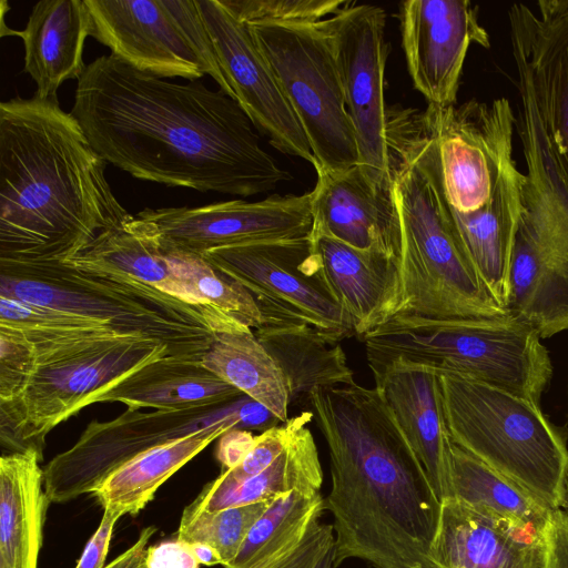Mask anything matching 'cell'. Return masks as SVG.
Returning <instances> with one entry per match:
<instances>
[{
  "mask_svg": "<svg viewBox=\"0 0 568 568\" xmlns=\"http://www.w3.org/2000/svg\"><path fill=\"white\" fill-rule=\"evenodd\" d=\"M387 143L400 224V296L394 316L435 322L511 316L484 284L443 207L436 142L424 111L388 106Z\"/></svg>",
  "mask_w": 568,
  "mask_h": 568,
  "instance_id": "4",
  "label": "cell"
},
{
  "mask_svg": "<svg viewBox=\"0 0 568 568\" xmlns=\"http://www.w3.org/2000/svg\"><path fill=\"white\" fill-rule=\"evenodd\" d=\"M146 568H199L189 545L179 539L165 540L148 548Z\"/></svg>",
  "mask_w": 568,
  "mask_h": 568,
  "instance_id": "40",
  "label": "cell"
},
{
  "mask_svg": "<svg viewBox=\"0 0 568 568\" xmlns=\"http://www.w3.org/2000/svg\"><path fill=\"white\" fill-rule=\"evenodd\" d=\"M65 263L83 272L121 275L192 305L211 307L204 305L192 287L174 272L160 248L126 222L101 232Z\"/></svg>",
  "mask_w": 568,
  "mask_h": 568,
  "instance_id": "30",
  "label": "cell"
},
{
  "mask_svg": "<svg viewBox=\"0 0 568 568\" xmlns=\"http://www.w3.org/2000/svg\"><path fill=\"white\" fill-rule=\"evenodd\" d=\"M121 514L104 510L99 527L87 542L74 568H104L113 529Z\"/></svg>",
  "mask_w": 568,
  "mask_h": 568,
  "instance_id": "39",
  "label": "cell"
},
{
  "mask_svg": "<svg viewBox=\"0 0 568 568\" xmlns=\"http://www.w3.org/2000/svg\"><path fill=\"white\" fill-rule=\"evenodd\" d=\"M126 223L162 252L202 255L220 247L308 236L313 227L312 194L144 209Z\"/></svg>",
  "mask_w": 568,
  "mask_h": 568,
  "instance_id": "13",
  "label": "cell"
},
{
  "mask_svg": "<svg viewBox=\"0 0 568 568\" xmlns=\"http://www.w3.org/2000/svg\"><path fill=\"white\" fill-rule=\"evenodd\" d=\"M243 395L202 362L166 356L132 373L95 403L119 402L128 409L180 410L222 405Z\"/></svg>",
  "mask_w": 568,
  "mask_h": 568,
  "instance_id": "25",
  "label": "cell"
},
{
  "mask_svg": "<svg viewBox=\"0 0 568 568\" xmlns=\"http://www.w3.org/2000/svg\"><path fill=\"white\" fill-rule=\"evenodd\" d=\"M328 448L334 567L439 568L442 503L376 387L317 388L307 398Z\"/></svg>",
  "mask_w": 568,
  "mask_h": 568,
  "instance_id": "2",
  "label": "cell"
},
{
  "mask_svg": "<svg viewBox=\"0 0 568 568\" xmlns=\"http://www.w3.org/2000/svg\"><path fill=\"white\" fill-rule=\"evenodd\" d=\"M200 256L252 295L264 325L307 324L336 342L356 335L352 317L320 275L310 236L220 247Z\"/></svg>",
  "mask_w": 568,
  "mask_h": 568,
  "instance_id": "12",
  "label": "cell"
},
{
  "mask_svg": "<svg viewBox=\"0 0 568 568\" xmlns=\"http://www.w3.org/2000/svg\"><path fill=\"white\" fill-rule=\"evenodd\" d=\"M230 429L214 426L146 449L111 471L92 495L104 510L135 516L170 477Z\"/></svg>",
  "mask_w": 568,
  "mask_h": 568,
  "instance_id": "28",
  "label": "cell"
},
{
  "mask_svg": "<svg viewBox=\"0 0 568 568\" xmlns=\"http://www.w3.org/2000/svg\"><path fill=\"white\" fill-rule=\"evenodd\" d=\"M246 24H310L328 19L352 4L346 0H221Z\"/></svg>",
  "mask_w": 568,
  "mask_h": 568,
  "instance_id": "35",
  "label": "cell"
},
{
  "mask_svg": "<svg viewBox=\"0 0 568 568\" xmlns=\"http://www.w3.org/2000/svg\"><path fill=\"white\" fill-rule=\"evenodd\" d=\"M191 551L194 557L197 559L200 565L213 566V565H222V559L216 550L205 544H191L189 545Z\"/></svg>",
  "mask_w": 568,
  "mask_h": 568,
  "instance_id": "44",
  "label": "cell"
},
{
  "mask_svg": "<svg viewBox=\"0 0 568 568\" xmlns=\"http://www.w3.org/2000/svg\"><path fill=\"white\" fill-rule=\"evenodd\" d=\"M282 422L246 395L222 405L143 413L126 409L108 422L93 420L78 440L43 468L51 503L71 501L92 494L114 469L156 445L201 429L225 426L264 432Z\"/></svg>",
  "mask_w": 568,
  "mask_h": 568,
  "instance_id": "8",
  "label": "cell"
},
{
  "mask_svg": "<svg viewBox=\"0 0 568 568\" xmlns=\"http://www.w3.org/2000/svg\"><path fill=\"white\" fill-rule=\"evenodd\" d=\"M316 173L311 191V233L399 260L400 224L392 189H374L358 165L342 172Z\"/></svg>",
  "mask_w": 568,
  "mask_h": 568,
  "instance_id": "20",
  "label": "cell"
},
{
  "mask_svg": "<svg viewBox=\"0 0 568 568\" xmlns=\"http://www.w3.org/2000/svg\"><path fill=\"white\" fill-rule=\"evenodd\" d=\"M362 339L373 376L400 359L474 379L538 405L552 376L541 337L514 316L455 322L393 316Z\"/></svg>",
  "mask_w": 568,
  "mask_h": 568,
  "instance_id": "6",
  "label": "cell"
},
{
  "mask_svg": "<svg viewBox=\"0 0 568 568\" xmlns=\"http://www.w3.org/2000/svg\"><path fill=\"white\" fill-rule=\"evenodd\" d=\"M271 501L236 506L214 513L184 509L176 539L186 545L199 542L213 547L222 559V566L230 568L250 530Z\"/></svg>",
  "mask_w": 568,
  "mask_h": 568,
  "instance_id": "34",
  "label": "cell"
},
{
  "mask_svg": "<svg viewBox=\"0 0 568 568\" xmlns=\"http://www.w3.org/2000/svg\"><path fill=\"white\" fill-rule=\"evenodd\" d=\"M560 509L564 510L568 515V479L565 487V493L562 497V501L560 505Z\"/></svg>",
  "mask_w": 568,
  "mask_h": 568,
  "instance_id": "46",
  "label": "cell"
},
{
  "mask_svg": "<svg viewBox=\"0 0 568 568\" xmlns=\"http://www.w3.org/2000/svg\"><path fill=\"white\" fill-rule=\"evenodd\" d=\"M435 557L439 568H546V540L448 498L442 501Z\"/></svg>",
  "mask_w": 568,
  "mask_h": 568,
  "instance_id": "22",
  "label": "cell"
},
{
  "mask_svg": "<svg viewBox=\"0 0 568 568\" xmlns=\"http://www.w3.org/2000/svg\"><path fill=\"white\" fill-rule=\"evenodd\" d=\"M508 10L513 55L525 64L545 141L568 187V0Z\"/></svg>",
  "mask_w": 568,
  "mask_h": 568,
  "instance_id": "17",
  "label": "cell"
},
{
  "mask_svg": "<svg viewBox=\"0 0 568 568\" xmlns=\"http://www.w3.org/2000/svg\"><path fill=\"white\" fill-rule=\"evenodd\" d=\"M58 99L0 103V263H65L131 214Z\"/></svg>",
  "mask_w": 568,
  "mask_h": 568,
  "instance_id": "3",
  "label": "cell"
},
{
  "mask_svg": "<svg viewBox=\"0 0 568 568\" xmlns=\"http://www.w3.org/2000/svg\"><path fill=\"white\" fill-rule=\"evenodd\" d=\"M255 437L246 429H230L219 438L216 459L224 469L237 466L252 448Z\"/></svg>",
  "mask_w": 568,
  "mask_h": 568,
  "instance_id": "42",
  "label": "cell"
},
{
  "mask_svg": "<svg viewBox=\"0 0 568 568\" xmlns=\"http://www.w3.org/2000/svg\"><path fill=\"white\" fill-rule=\"evenodd\" d=\"M323 471L315 439L303 426L284 452L263 471L240 481L220 478L207 483L184 509L214 513L226 508L271 501L291 493H321Z\"/></svg>",
  "mask_w": 568,
  "mask_h": 568,
  "instance_id": "27",
  "label": "cell"
},
{
  "mask_svg": "<svg viewBox=\"0 0 568 568\" xmlns=\"http://www.w3.org/2000/svg\"><path fill=\"white\" fill-rule=\"evenodd\" d=\"M36 369L32 344L20 332L0 327V403L16 399Z\"/></svg>",
  "mask_w": 568,
  "mask_h": 568,
  "instance_id": "36",
  "label": "cell"
},
{
  "mask_svg": "<svg viewBox=\"0 0 568 568\" xmlns=\"http://www.w3.org/2000/svg\"><path fill=\"white\" fill-rule=\"evenodd\" d=\"M453 444L559 509L568 479V432L538 404L456 374L438 372Z\"/></svg>",
  "mask_w": 568,
  "mask_h": 568,
  "instance_id": "7",
  "label": "cell"
},
{
  "mask_svg": "<svg viewBox=\"0 0 568 568\" xmlns=\"http://www.w3.org/2000/svg\"><path fill=\"white\" fill-rule=\"evenodd\" d=\"M165 2L202 60L206 74L234 100L233 91L220 68L213 41L200 14L196 0H165Z\"/></svg>",
  "mask_w": 568,
  "mask_h": 568,
  "instance_id": "37",
  "label": "cell"
},
{
  "mask_svg": "<svg viewBox=\"0 0 568 568\" xmlns=\"http://www.w3.org/2000/svg\"><path fill=\"white\" fill-rule=\"evenodd\" d=\"M254 333L282 371L291 403L317 388L356 383L339 342L307 324L272 323Z\"/></svg>",
  "mask_w": 568,
  "mask_h": 568,
  "instance_id": "26",
  "label": "cell"
},
{
  "mask_svg": "<svg viewBox=\"0 0 568 568\" xmlns=\"http://www.w3.org/2000/svg\"><path fill=\"white\" fill-rule=\"evenodd\" d=\"M196 4L234 100L254 128L282 153L314 166L315 159L303 128L250 26L240 21L221 0H196Z\"/></svg>",
  "mask_w": 568,
  "mask_h": 568,
  "instance_id": "15",
  "label": "cell"
},
{
  "mask_svg": "<svg viewBox=\"0 0 568 568\" xmlns=\"http://www.w3.org/2000/svg\"><path fill=\"white\" fill-rule=\"evenodd\" d=\"M91 36L129 65L159 78L199 80L206 70L165 0H85Z\"/></svg>",
  "mask_w": 568,
  "mask_h": 568,
  "instance_id": "18",
  "label": "cell"
},
{
  "mask_svg": "<svg viewBox=\"0 0 568 568\" xmlns=\"http://www.w3.org/2000/svg\"><path fill=\"white\" fill-rule=\"evenodd\" d=\"M42 459L34 447L0 458V568H38L51 503Z\"/></svg>",
  "mask_w": 568,
  "mask_h": 568,
  "instance_id": "24",
  "label": "cell"
},
{
  "mask_svg": "<svg viewBox=\"0 0 568 568\" xmlns=\"http://www.w3.org/2000/svg\"><path fill=\"white\" fill-rule=\"evenodd\" d=\"M202 364L282 423L290 418L291 402L282 371L246 324L237 322L216 331Z\"/></svg>",
  "mask_w": 568,
  "mask_h": 568,
  "instance_id": "29",
  "label": "cell"
},
{
  "mask_svg": "<svg viewBox=\"0 0 568 568\" xmlns=\"http://www.w3.org/2000/svg\"><path fill=\"white\" fill-rule=\"evenodd\" d=\"M143 568H146L145 564H144Z\"/></svg>",
  "mask_w": 568,
  "mask_h": 568,
  "instance_id": "47",
  "label": "cell"
},
{
  "mask_svg": "<svg viewBox=\"0 0 568 568\" xmlns=\"http://www.w3.org/2000/svg\"><path fill=\"white\" fill-rule=\"evenodd\" d=\"M70 113L106 163L139 180L251 196L292 179L221 89L172 82L112 53L87 65Z\"/></svg>",
  "mask_w": 568,
  "mask_h": 568,
  "instance_id": "1",
  "label": "cell"
},
{
  "mask_svg": "<svg viewBox=\"0 0 568 568\" xmlns=\"http://www.w3.org/2000/svg\"><path fill=\"white\" fill-rule=\"evenodd\" d=\"M453 498L468 507L545 535L552 509L452 444Z\"/></svg>",
  "mask_w": 568,
  "mask_h": 568,
  "instance_id": "31",
  "label": "cell"
},
{
  "mask_svg": "<svg viewBox=\"0 0 568 568\" xmlns=\"http://www.w3.org/2000/svg\"><path fill=\"white\" fill-rule=\"evenodd\" d=\"M162 253L174 272L192 287L204 305L241 321L253 331L264 325L261 310L252 295L221 274L202 256L181 252Z\"/></svg>",
  "mask_w": 568,
  "mask_h": 568,
  "instance_id": "33",
  "label": "cell"
},
{
  "mask_svg": "<svg viewBox=\"0 0 568 568\" xmlns=\"http://www.w3.org/2000/svg\"><path fill=\"white\" fill-rule=\"evenodd\" d=\"M297 116L316 172L358 164V149L326 19L310 24H248Z\"/></svg>",
  "mask_w": 568,
  "mask_h": 568,
  "instance_id": "9",
  "label": "cell"
},
{
  "mask_svg": "<svg viewBox=\"0 0 568 568\" xmlns=\"http://www.w3.org/2000/svg\"><path fill=\"white\" fill-rule=\"evenodd\" d=\"M321 493L291 491L271 501L230 568H246L302 538L324 511Z\"/></svg>",
  "mask_w": 568,
  "mask_h": 568,
  "instance_id": "32",
  "label": "cell"
},
{
  "mask_svg": "<svg viewBox=\"0 0 568 568\" xmlns=\"http://www.w3.org/2000/svg\"><path fill=\"white\" fill-rule=\"evenodd\" d=\"M316 266L334 300L364 337L388 320L400 296L399 260L361 250L322 233H310Z\"/></svg>",
  "mask_w": 568,
  "mask_h": 568,
  "instance_id": "21",
  "label": "cell"
},
{
  "mask_svg": "<svg viewBox=\"0 0 568 568\" xmlns=\"http://www.w3.org/2000/svg\"><path fill=\"white\" fill-rule=\"evenodd\" d=\"M0 296L104 321L168 345L169 357L200 362L216 331L241 322L138 281L67 263H0Z\"/></svg>",
  "mask_w": 568,
  "mask_h": 568,
  "instance_id": "5",
  "label": "cell"
},
{
  "mask_svg": "<svg viewBox=\"0 0 568 568\" xmlns=\"http://www.w3.org/2000/svg\"><path fill=\"white\" fill-rule=\"evenodd\" d=\"M92 20L85 0H42L18 32L24 48L23 71L34 81V95L57 99L67 80H79L87 64L83 48Z\"/></svg>",
  "mask_w": 568,
  "mask_h": 568,
  "instance_id": "23",
  "label": "cell"
},
{
  "mask_svg": "<svg viewBox=\"0 0 568 568\" xmlns=\"http://www.w3.org/2000/svg\"><path fill=\"white\" fill-rule=\"evenodd\" d=\"M386 11L353 3L326 19L347 112L358 149V166L376 190L392 189L384 100L388 44Z\"/></svg>",
  "mask_w": 568,
  "mask_h": 568,
  "instance_id": "14",
  "label": "cell"
},
{
  "mask_svg": "<svg viewBox=\"0 0 568 568\" xmlns=\"http://www.w3.org/2000/svg\"><path fill=\"white\" fill-rule=\"evenodd\" d=\"M169 356L168 345L130 336L103 342L72 357L37 366L24 390L0 403V442L9 453L30 447L43 453L57 425L94 404L138 369Z\"/></svg>",
  "mask_w": 568,
  "mask_h": 568,
  "instance_id": "11",
  "label": "cell"
},
{
  "mask_svg": "<svg viewBox=\"0 0 568 568\" xmlns=\"http://www.w3.org/2000/svg\"><path fill=\"white\" fill-rule=\"evenodd\" d=\"M399 11L402 44L415 88L428 104H455L468 48L490 45L477 6L468 0H408Z\"/></svg>",
  "mask_w": 568,
  "mask_h": 568,
  "instance_id": "16",
  "label": "cell"
},
{
  "mask_svg": "<svg viewBox=\"0 0 568 568\" xmlns=\"http://www.w3.org/2000/svg\"><path fill=\"white\" fill-rule=\"evenodd\" d=\"M325 551L324 541L317 535L308 532L246 568H314Z\"/></svg>",
  "mask_w": 568,
  "mask_h": 568,
  "instance_id": "38",
  "label": "cell"
},
{
  "mask_svg": "<svg viewBox=\"0 0 568 568\" xmlns=\"http://www.w3.org/2000/svg\"><path fill=\"white\" fill-rule=\"evenodd\" d=\"M373 377L438 499L453 498V443L444 417L438 372L396 359Z\"/></svg>",
  "mask_w": 568,
  "mask_h": 568,
  "instance_id": "19",
  "label": "cell"
},
{
  "mask_svg": "<svg viewBox=\"0 0 568 568\" xmlns=\"http://www.w3.org/2000/svg\"><path fill=\"white\" fill-rule=\"evenodd\" d=\"M545 540L546 568H568V515L560 508L551 511Z\"/></svg>",
  "mask_w": 568,
  "mask_h": 568,
  "instance_id": "41",
  "label": "cell"
},
{
  "mask_svg": "<svg viewBox=\"0 0 568 568\" xmlns=\"http://www.w3.org/2000/svg\"><path fill=\"white\" fill-rule=\"evenodd\" d=\"M525 162L507 310L548 338L568 331V189L542 154Z\"/></svg>",
  "mask_w": 568,
  "mask_h": 568,
  "instance_id": "10",
  "label": "cell"
},
{
  "mask_svg": "<svg viewBox=\"0 0 568 568\" xmlns=\"http://www.w3.org/2000/svg\"><path fill=\"white\" fill-rule=\"evenodd\" d=\"M314 568H335L334 567V545L317 561Z\"/></svg>",
  "mask_w": 568,
  "mask_h": 568,
  "instance_id": "45",
  "label": "cell"
},
{
  "mask_svg": "<svg viewBox=\"0 0 568 568\" xmlns=\"http://www.w3.org/2000/svg\"><path fill=\"white\" fill-rule=\"evenodd\" d=\"M156 532L155 526H148L140 531L134 544L110 561L104 568H143L148 544Z\"/></svg>",
  "mask_w": 568,
  "mask_h": 568,
  "instance_id": "43",
  "label": "cell"
}]
</instances>
